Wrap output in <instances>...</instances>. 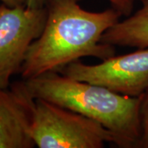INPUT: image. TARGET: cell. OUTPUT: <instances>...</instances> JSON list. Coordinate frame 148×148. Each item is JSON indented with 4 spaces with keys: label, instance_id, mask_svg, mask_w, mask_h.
Segmentation results:
<instances>
[{
    "label": "cell",
    "instance_id": "obj_1",
    "mask_svg": "<svg viewBox=\"0 0 148 148\" xmlns=\"http://www.w3.org/2000/svg\"><path fill=\"white\" fill-rule=\"evenodd\" d=\"M80 1L47 0L46 21L27 51L20 72L22 79L59 72L83 57L104 60L114 55L115 47L103 44L101 38L121 13L112 7L102 12L85 10Z\"/></svg>",
    "mask_w": 148,
    "mask_h": 148
},
{
    "label": "cell",
    "instance_id": "obj_2",
    "mask_svg": "<svg viewBox=\"0 0 148 148\" xmlns=\"http://www.w3.org/2000/svg\"><path fill=\"white\" fill-rule=\"evenodd\" d=\"M21 82L32 99H42L101 123L114 134L117 147L138 148L141 96L120 95L58 72H49Z\"/></svg>",
    "mask_w": 148,
    "mask_h": 148
},
{
    "label": "cell",
    "instance_id": "obj_3",
    "mask_svg": "<svg viewBox=\"0 0 148 148\" xmlns=\"http://www.w3.org/2000/svg\"><path fill=\"white\" fill-rule=\"evenodd\" d=\"M31 135L39 148H103L118 143L98 122L42 99L32 103Z\"/></svg>",
    "mask_w": 148,
    "mask_h": 148
},
{
    "label": "cell",
    "instance_id": "obj_4",
    "mask_svg": "<svg viewBox=\"0 0 148 148\" xmlns=\"http://www.w3.org/2000/svg\"><path fill=\"white\" fill-rule=\"evenodd\" d=\"M58 73L104 86L120 95L138 97L148 89V48L114 55L98 64H86L78 60Z\"/></svg>",
    "mask_w": 148,
    "mask_h": 148
},
{
    "label": "cell",
    "instance_id": "obj_5",
    "mask_svg": "<svg viewBox=\"0 0 148 148\" xmlns=\"http://www.w3.org/2000/svg\"><path fill=\"white\" fill-rule=\"evenodd\" d=\"M46 8L10 7L0 2V88H8L11 78L21 72L27 51L40 36Z\"/></svg>",
    "mask_w": 148,
    "mask_h": 148
},
{
    "label": "cell",
    "instance_id": "obj_6",
    "mask_svg": "<svg viewBox=\"0 0 148 148\" xmlns=\"http://www.w3.org/2000/svg\"><path fill=\"white\" fill-rule=\"evenodd\" d=\"M33 101L21 82L0 88V148L36 147L31 135Z\"/></svg>",
    "mask_w": 148,
    "mask_h": 148
},
{
    "label": "cell",
    "instance_id": "obj_7",
    "mask_svg": "<svg viewBox=\"0 0 148 148\" xmlns=\"http://www.w3.org/2000/svg\"><path fill=\"white\" fill-rule=\"evenodd\" d=\"M142 3L140 9L107 30L101 42L114 47L148 48V0Z\"/></svg>",
    "mask_w": 148,
    "mask_h": 148
},
{
    "label": "cell",
    "instance_id": "obj_8",
    "mask_svg": "<svg viewBox=\"0 0 148 148\" xmlns=\"http://www.w3.org/2000/svg\"><path fill=\"white\" fill-rule=\"evenodd\" d=\"M141 138L138 148H148V89L141 95Z\"/></svg>",
    "mask_w": 148,
    "mask_h": 148
},
{
    "label": "cell",
    "instance_id": "obj_9",
    "mask_svg": "<svg viewBox=\"0 0 148 148\" xmlns=\"http://www.w3.org/2000/svg\"><path fill=\"white\" fill-rule=\"evenodd\" d=\"M111 7L121 13L122 16H129L132 13L135 0H108Z\"/></svg>",
    "mask_w": 148,
    "mask_h": 148
},
{
    "label": "cell",
    "instance_id": "obj_10",
    "mask_svg": "<svg viewBox=\"0 0 148 148\" xmlns=\"http://www.w3.org/2000/svg\"><path fill=\"white\" fill-rule=\"evenodd\" d=\"M47 0H27L26 6L30 8H41L45 7Z\"/></svg>",
    "mask_w": 148,
    "mask_h": 148
},
{
    "label": "cell",
    "instance_id": "obj_11",
    "mask_svg": "<svg viewBox=\"0 0 148 148\" xmlns=\"http://www.w3.org/2000/svg\"><path fill=\"white\" fill-rule=\"evenodd\" d=\"M0 2L10 7H16V6L26 5L27 0H0Z\"/></svg>",
    "mask_w": 148,
    "mask_h": 148
},
{
    "label": "cell",
    "instance_id": "obj_12",
    "mask_svg": "<svg viewBox=\"0 0 148 148\" xmlns=\"http://www.w3.org/2000/svg\"><path fill=\"white\" fill-rule=\"evenodd\" d=\"M135 1H137V0H135ZM138 1H141V2H143V0H138Z\"/></svg>",
    "mask_w": 148,
    "mask_h": 148
}]
</instances>
